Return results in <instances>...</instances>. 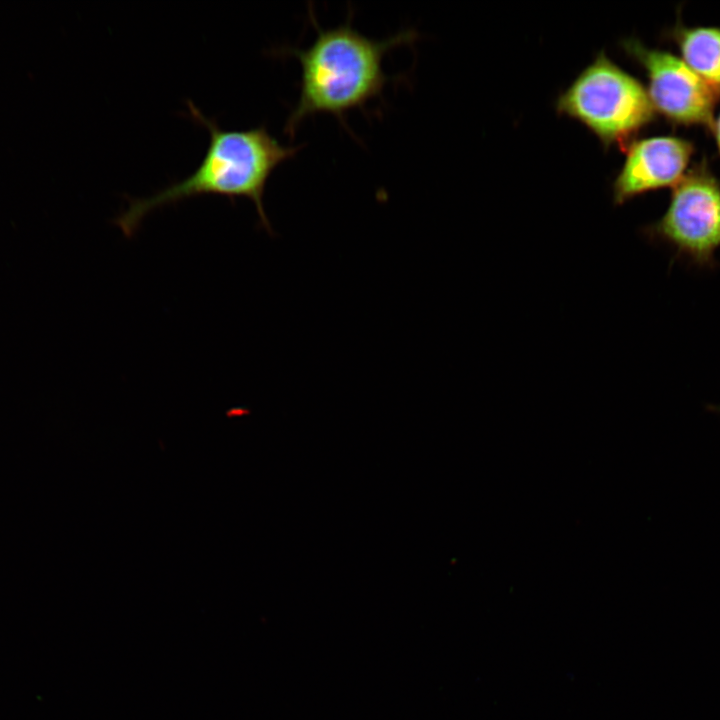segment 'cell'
I'll return each instance as SVG.
<instances>
[{
    "mask_svg": "<svg viewBox=\"0 0 720 720\" xmlns=\"http://www.w3.org/2000/svg\"><path fill=\"white\" fill-rule=\"evenodd\" d=\"M316 38L304 49L286 47L277 55L295 57L301 66L298 100L290 110L284 132L293 138L299 125L316 114H331L343 125L346 114L365 109L382 96L393 77L386 74L383 60L391 50L412 44L418 38L413 29L377 40L354 29L349 16L344 24L323 29L309 10Z\"/></svg>",
    "mask_w": 720,
    "mask_h": 720,
    "instance_id": "obj_1",
    "label": "cell"
},
{
    "mask_svg": "<svg viewBox=\"0 0 720 720\" xmlns=\"http://www.w3.org/2000/svg\"><path fill=\"white\" fill-rule=\"evenodd\" d=\"M187 106L189 117L209 133V144L199 166L182 181L150 197L129 198L127 208L114 219V224L126 237H131L144 218L155 209L191 197L219 195L233 203L237 197L251 200L261 226L272 233L263 204L267 182L274 170L293 158L302 145H282L265 125L247 130L223 129L214 118L206 117L190 100Z\"/></svg>",
    "mask_w": 720,
    "mask_h": 720,
    "instance_id": "obj_2",
    "label": "cell"
},
{
    "mask_svg": "<svg viewBox=\"0 0 720 720\" xmlns=\"http://www.w3.org/2000/svg\"><path fill=\"white\" fill-rule=\"evenodd\" d=\"M556 109L583 123L606 146H624L655 112L644 86L603 52L558 97Z\"/></svg>",
    "mask_w": 720,
    "mask_h": 720,
    "instance_id": "obj_3",
    "label": "cell"
},
{
    "mask_svg": "<svg viewBox=\"0 0 720 720\" xmlns=\"http://www.w3.org/2000/svg\"><path fill=\"white\" fill-rule=\"evenodd\" d=\"M642 233L665 244L674 257L698 267L717 265L720 248V182L704 163L694 167L673 187L664 215Z\"/></svg>",
    "mask_w": 720,
    "mask_h": 720,
    "instance_id": "obj_4",
    "label": "cell"
},
{
    "mask_svg": "<svg viewBox=\"0 0 720 720\" xmlns=\"http://www.w3.org/2000/svg\"><path fill=\"white\" fill-rule=\"evenodd\" d=\"M623 48L645 68L654 110L673 123L711 126L719 93L682 58L633 38L623 41Z\"/></svg>",
    "mask_w": 720,
    "mask_h": 720,
    "instance_id": "obj_5",
    "label": "cell"
},
{
    "mask_svg": "<svg viewBox=\"0 0 720 720\" xmlns=\"http://www.w3.org/2000/svg\"><path fill=\"white\" fill-rule=\"evenodd\" d=\"M693 144L675 136H655L632 142L613 184L615 204L655 189L675 186L685 175Z\"/></svg>",
    "mask_w": 720,
    "mask_h": 720,
    "instance_id": "obj_6",
    "label": "cell"
},
{
    "mask_svg": "<svg viewBox=\"0 0 720 720\" xmlns=\"http://www.w3.org/2000/svg\"><path fill=\"white\" fill-rule=\"evenodd\" d=\"M672 36L683 61L720 94V27L677 25Z\"/></svg>",
    "mask_w": 720,
    "mask_h": 720,
    "instance_id": "obj_7",
    "label": "cell"
},
{
    "mask_svg": "<svg viewBox=\"0 0 720 720\" xmlns=\"http://www.w3.org/2000/svg\"><path fill=\"white\" fill-rule=\"evenodd\" d=\"M711 129L716 141L717 148L720 152V114L716 119H713V122L711 124Z\"/></svg>",
    "mask_w": 720,
    "mask_h": 720,
    "instance_id": "obj_8",
    "label": "cell"
},
{
    "mask_svg": "<svg viewBox=\"0 0 720 720\" xmlns=\"http://www.w3.org/2000/svg\"><path fill=\"white\" fill-rule=\"evenodd\" d=\"M714 409L720 412V406L717 407V408H714Z\"/></svg>",
    "mask_w": 720,
    "mask_h": 720,
    "instance_id": "obj_9",
    "label": "cell"
}]
</instances>
